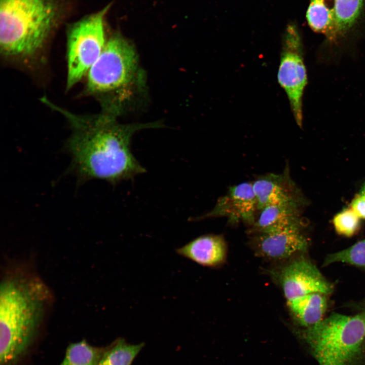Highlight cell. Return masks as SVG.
<instances>
[{
	"label": "cell",
	"mask_w": 365,
	"mask_h": 365,
	"mask_svg": "<svg viewBox=\"0 0 365 365\" xmlns=\"http://www.w3.org/2000/svg\"><path fill=\"white\" fill-rule=\"evenodd\" d=\"M335 263L365 268V239L343 250L329 254L325 257L323 265L326 266Z\"/></svg>",
	"instance_id": "d6986e66"
},
{
	"label": "cell",
	"mask_w": 365,
	"mask_h": 365,
	"mask_svg": "<svg viewBox=\"0 0 365 365\" xmlns=\"http://www.w3.org/2000/svg\"><path fill=\"white\" fill-rule=\"evenodd\" d=\"M60 365H64V364H63V363H61L60 364Z\"/></svg>",
	"instance_id": "cb8c5ba5"
},
{
	"label": "cell",
	"mask_w": 365,
	"mask_h": 365,
	"mask_svg": "<svg viewBox=\"0 0 365 365\" xmlns=\"http://www.w3.org/2000/svg\"><path fill=\"white\" fill-rule=\"evenodd\" d=\"M110 8V5H108L76 22L69 28L67 35V89L86 76L101 54L106 42L104 18Z\"/></svg>",
	"instance_id": "8992f818"
},
{
	"label": "cell",
	"mask_w": 365,
	"mask_h": 365,
	"mask_svg": "<svg viewBox=\"0 0 365 365\" xmlns=\"http://www.w3.org/2000/svg\"><path fill=\"white\" fill-rule=\"evenodd\" d=\"M254 240L257 250L262 256L276 260L286 259L304 251L308 243L301 231V227L258 233Z\"/></svg>",
	"instance_id": "8fae6325"
},
{
	"label": "cell",
	"mask_w": 365,
	"mask_h": 365,
	"mask_svg": "<svg viewBox=\"0 0 365 365\" xmlns=\"http://www.w3.org/2000/svg\"><path fill=\"white\" fill-rule=\"evenodd\" d=\"M55 297L31 260L7 263L0 283V363L16 365L52 312Z\"/></svg>",
	"instance_id": "7a4b0ae2"
},
{
	"label": "cell",
	"mask_w": 365,
	"mask_h": 365,
	"mask_svg": "<svg viewBox=\"0 0 365 365\" xmlns=\"http://www.w3.org/2000/svg\"><path fill=\"white\" fill-rule=\"evenodd\" d=\"M137 63L133 46L120 34H114L86 75L87 92L103 104L110 95L131 81Z\"/></svg>",
	"instance_id": "5b68a950"
},
{
	"label": "cell",
	"mask_w": 365,
	"mask_h": 365,
	"mask_svg": "<svg viewBox=\"0 0 365 365\" xmlns=\"http://www.w3.org/2000/svg\"><path fill=\"white\" fill-rule=\"evenodd\" d=\"M325 295L314 293L287 301L294 319L303 328L312 327L323 319L327 305Z\"/></svg>",
	"instance_id": "5bb4252c"
},
{
	"label": "cell",
	"mask_w": 365,
	"mask_h": 365,
	"mask_svg": "<svg viewBox=\"0 0 365 365\" xmlns=\"http://www.w3.org/2000/svg\"><path fill=\"white\" fill-rule=\"evenodd\" d=\"M360 218L350 207L344 209L333 218V223L336 232L342 236L354 235L360 227Z\"/></svg>",
	"instance_id": "ffe728a7"
},
{
	"label": "cell",
	"mask_w": 365,
	"mask_h": 365,
	"mask_svg": "<svg viewBox=\"0 0 365 365\" xmlns=\"http://www.w3.org/2000/svg\"><path fill=\"white\" fill-rule=\"evenodd\" d=\"M319 365H351L365 339L362 314L333 313L316 325L299 331Z\"/></svg>",
	"instance_id": "277c9868"
},
{
	"label": "cell",
	"mask_w": 365,
	"mask_h": 365,
	"mask_svg": "<svg viewBox=\"0 0 365 365\" xmlns=\"http://www.w3.org/2000/svg\"><path fill=\"white\" fill-rule=\"evenodd\" d=\"M252 184L259 211L271 205L290 204L301 208L306 203L290 177L288 165L282 173L261 176Z\"/></svg>",
	"instance_id": "30bf717a"
},
{
	"label": "cell",
	"mask_w": 365,
	"mask_h": 365,
	"mask_svg": "<svg viewBox=\"0 0 365 365\" xmlns=\"http://www.w3.org/2000/svg\"><path fill=\"white\" fill-rule=\"evenodd\" d=\"M105 349L92 346L86 341L72 343L62 362L64 365H98Z\"/></svg>",
	"instance_id": "e0dca14e"
},
{
	"label": "cell",
	"mask_w": 365,
	"mask_h": 365,
	"mask_svg": "<svg viewBox=\"0 0 365 365\" xmlns=\"http://www.w3.org/2000/svg\"><path fill=\"white\" fill-rule=\"evenodd\" d=\"M258 202L252 182H244L230 187L220 197L213 208L196 220L224 216L233 224L243 222L252 225L256 221Z\"/></svg>",
	"instance_id": "9c48e42d"
},
{
	"label": "cell",
	"mask_w": 365,
	"mask_h": 365,
	"mask_svg": "<svg viewBox=\"0 0 365 365\" xmlns=\"http://www.w3.org/2000/svg\"><path fill=\"white\" fill-rule=\"evenodd\" d=\"M363 0H335V26L342 31L349 28L358 17Z\"/></svg>",
	"instance_id": "ac0fdd59"
},
{
	"label": "cell",
	"mask_w": 365,
	"mask_h": 365,
	"mask_svg": "<svg viewBox=\"0 0 365 365\" xmlns=\"http://www.w3.org/2000/svg\"><path fill=\"white\" fill-rule=\"evenodd\" d=\"M301 45L298 28L293 23H289L282 36L277 79L287 96L294 117L300 127L303 121L302 95L307 83Z\"/></svg>",
	"instance_id": "52a82bcc"
},
{
	"label": "cell",
	"mask_w": 365,
	"mask_h": 365,
	"mask_svg": "<svg viewBox=\"0 0 365 365\" xmlns=\"http://www.w3.org/2000/svg\"><path fill=\"white\" fill-rule=\"evenodd\" d=\"M279 280L287 300L314 293L328 295L333 285L310 260L300 258L284 266Z\"/></svg>",
	"instance_id": "ba28073f"
},
{
	"label": "cell",
	"mask_w": 365,
	"mask_h": 365,
	"mask_svg": "<svg viewBox=\"0 0 365 365\" xmlns=\"http://www.w3.org/2000/svg\"><path fill=\"white\" fill-rule=\"evenodd\" d=\"M363 316H364V319H365V313H364V314H363Z\"/></svg>",
	"instance_id": "603a6c76"
},
{
	"label": "cell",
	"mask_w": 365,
	"mask_h": 365,
	"mask_svg": "<svg viewBox=\"0 0 365 365\" xmlns=\"http://www.w3.org/2000/svg\"><path fill=\"white\" fill-rule=\"evenodd\" d=\"M358 194L365 199V183L362 186Z\"/></svg>",
	"instance_id": "7402d4cb"
},
{
	"label": "cell",
	"mask_w": 365,
	"mask_h": 365,
	"mask_svg": "<svg viewBox=\"0 0 365 365\" xmlns=\"http://www.w3.org/2000/svg\"><path fill=\"white\" fill-rule=\"evenodd\" d=\"M180 257L204 267H214L222 264L226 255V245L221 235L199 236L175 249Z\"/></svg>",
	"instance_id": "7c38bea8"
},
{
	"label": "cell",
	"mask_w": 365,
	"mask_h": 365,
	"mask_svg": "<svg viewBox=\"0 0 365 365\" xmlns=\"http://www.w3.org/2000/svg\"><path fill=\"white\" fill-rule=\"evenodd\" d=\"M300 208L290 204L266 206L259 210L253 230L257 233H268L302 227Z\"/></svg>",
	"instance_id": "4fadbf2b"
},
{
	"label": "cell",
	"mask_w": 365,
	"mask_h": 365,
	"mask_svg": "<svg viewBox=\"0 0 365 365\" xmlns=\"http://www.w3.org/2000/svg\"><path fill=\"white\" fill-rule=\"evenodd\" d=\"M306 19L314 31H327L335 26V0H310Z\"/></svg>",
	"instance_id": "9a60e30c"
},
{
	"label": "cell",
	"mask_w": 365,
	"mask_h": 365,
	"mask_svg": "<svg viewBox=\"0 0 365 365\" xmlns=\"http://www.w3.org/2000/svg\"><path fill=\"white\" fill-rule=\"evenodd\" d=\"M47 105L61 114L73 131L67 142L78 174L85 179H100L112 184L145 172L130 149L134 133L158 125L119 124L113 115H79L49 101Z\"/></svg>",
	"instance_id": "6da1fadb"
},
{
	"label": "cell",
	"mask_w": 365,
	"mask_h": 365,
	"mask_svg": "<svg viewBox=\"0 0 365 365\" xmlns=\"http://www.w3.org/2000/svg\"><path fill=\"white\" fill-rule=\"evenodd\" d=\"M350 207L362 219H365V199L358 194L352 200Z\"/></svg>",
	"instance_id": "44dd1931"
},
{
	"label": "cell",
	"mask_w": 365,
	"mask_h": 365,
	"mask_svg": "<svg viewBox=\"0 0 365 365\" xmlns=\"http://www.w3.org/2000/svg\"><path fill=\"white\" fill-rule=\"evenodd\" d=\"M143 346L142 343L130 344L119 339L105 349L98 365H131Z\"/></svg>",
	"instance_id": "2e32d148"
},
{
	"label": "cell",
	"mask_w": 365,
	"mask_h": 365,
	"mask_svg": "<svg viewBox=\"0 0 365 365\" xmlns=\"http://www.w3.org/2000/svg\"><path fill=\"white\" fill-rule=\"evenodd\" d=\"M54 0H0V47L5 57L32 59L43 48L57 18Z\"/></svg>",
	"instance_id": "3957f363"
}]
</instances>
